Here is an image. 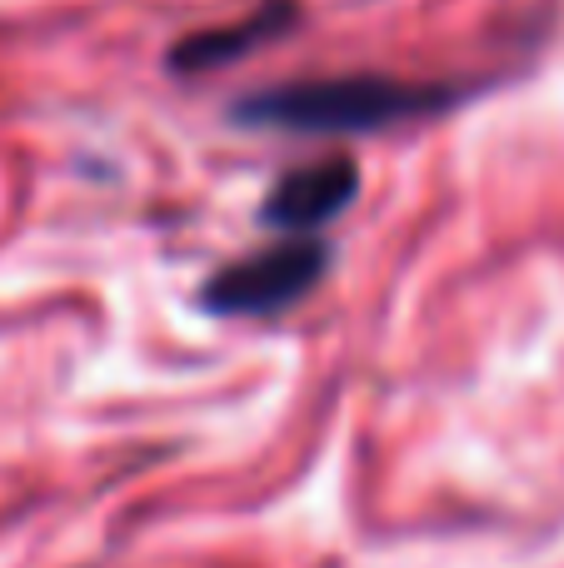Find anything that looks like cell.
Masks as SVG:
<instances>
[{"label": "cell", "mask_w": 564, "mask_h": 568, "mask_svg": "<svg viewBox=\"0 0 564 568\" xmlns=\"http://www.w3.org/2000/svg\"><path fill=\"white\" fill-rule=\"evenodd\" d=\"M470 95V85L450 80H405V75H315L240 95L230 115L255 130L285 135H380L410 120L445 115Z\"/></svg>", "instance_id": "cell-1"}, {"label": "cell", "mask_w": 564, "mask_h": 568, "mask_svg": "<svg viewBox=\"0 0 564 568\" xmlns=\"http://www.w3.org/2000/svg\"><path fill=\"white\" fill-rule=\"evenodd\" d=\"M360 195V165L345 155L315 160V165H300L290 175H280L270 185L260 220L270 230H285V235H320L330 220H340Z\"/></svg>", "instance_id": "cell-3"}, {"label": "cell", "mask_w": 564, "mask_h": 568, "mask_svg": "<svg viewBox=\"0 0 564 568\" xmlns=\"http://www.w3.org/2000/svg\"><path fill=\"white\" fill-rule=\"evenodd\" d=\"M330 270V245L320 235H290L280 245L260 250V255L230 260L225 270L205 280L200 300L210 314H230V320H265L290 304H300Z\"/></svg>", "instance_id": "cell-2"}, {"label": "cell", "mask_w": 564, "mask_h": 568, "mask_svg": "<svg viewBox=\"0 0 564 568\" xmlns=\"http://www.w3.org/2000/svg\"><path fill=\"white\" fill-rule=\"evenodd\" d=\"M295 20H300L295 0H260V6L245 10L240 20L190 30V36L170 50V70H180V75H205V70L235 65V60H245V55H255V50L275 45V40L285 36Z\"/></svg>", "instance_id": "cell-4"}]
</instances>
